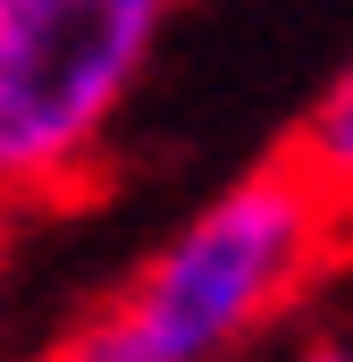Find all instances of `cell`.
Returning <instances> with one entry per match:
<instances>
[{"label": "cell", "mask_w": 353, "mask_h": 362, "mask_svg": "<svg viewBox=\"0 0 353 362\" xmlns=\"http://www.w3.org/2000/svg\"><path fill=\"white\" fill-rule=\"evenodd\" d=\"M345 253V228L286 160H261L253 177L210 194L169 245L109 295L118 329L152 362H219Z\"/></svg>", "instance_id": "obj_1"}, {"label": "cell", "mask_w": 353, "mask_h": 362, "mask_svg": "<svg viewBox=\"0 0 353 362\" xmlns=\"http://www.w3.org/2000/svg\"><path fill=\"white\" fill-rule=\"evenodd\" d=\"M51 362H152V354H143V346L118 329V312L101 303L92 320H76V329L59 337V354H51Z\"/></svg>", "instance_id": "obj_4"}, {"label": "cell", "mask_w": 353, "mask_h": 362, "mask_svg": "<svg viewBox=\"0 0 353 362\" xmlns=\"http://www.w3.org/2000/svg\"><path fill=\"white\" fill-rule=\"evenodd\" d=\"M277 160L311 185L320 202H328V219L345 228V245H353V59L320 85V101L303 110V127L286 135V152H277Z\"/></svg>", "instance_id": "obj_3"}, {"label": "cell", "mask_w": 353, "mask_h": 362, "mask_svg": "<svg viewBox=\"0 0 353 362\" xmlns=\"http://www.w3.org/2000/svg\"><path fill=\"white\" fill-rule=\"evenodd\" d=\"M176 0H0V219L76 202Z\"/></svg>", "instance_id": "obj_2"}, {"label": "cell", "mask_w": 353, "mask_h": 362, "mask_svg": "<svg viewBox=\"0 0 353 362\" xmlns=\"http://www.w3.org/2000/svg\"><path fill=\"white\" fill-rule=\"evenodd\" d=\"M294 362H353V346H337V337H311V346H303Z\"/></svg>", "instance_id": "obj_5"}]
</instances>
